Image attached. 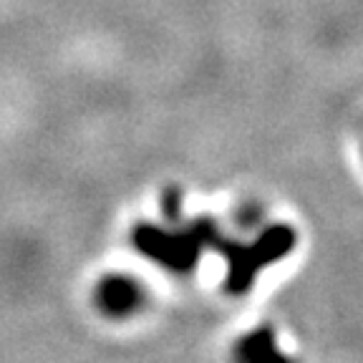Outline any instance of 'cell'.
I'll return each instance as SVG.
<instances>
[{
	"label": "cell",
	"instance_id": "1",
	"mask_svg": "<svg viewBox=\"0 0 363 363\" xmlns=\"http://www.w3.org/2000/svg\"><path fill=\"white\" fill-rule=\"evenodd\" d=\"M204 245L207 250H217L227 260V290L235 295H242L252 288L255 275L267 267L270 262L280 260L293 250L295 233L288 225H275L267 227L265 233L255 240L252 245L235 242L220 235L215 222H207V235H204Z\"/></svg>",
	"mask_w": 363,
	"mask_h": 363
},
{
	"label": "cell",
	"instance_id": "2",
	"mask_svg": "<svg viewBox=\"0 0 363 363\" xmlns=\"http://www.w3.org/2000/svg\"><path fill=\"white\" fill-rule=\"evenodd\" d=\"M204 230H207V220H194L182 233H169L154 225H139L134 230V247L157 265H164L174 272H187L197 265L202 250H207Z\"/></svg>",
	"mask_w": 363,
	"mask_h": 363
},
{
	"label": "cell",
	"instance_id": "3",
	"mask_svg": "<svg viewBox=\"0 0 363 363\" xmlns=\"http://www.w3.org/2000/svg\"><path fill=\"white\" fill-rule=\"evenodd\" d=\"M142 288L131 278H124V275H111L96 290L99 308L113 318H124L129 313H134L136 308L142 306Z\"/></svg>",
	"mask_w": 363,
	"mask_h": 363
},
{
	"label": "cell",
	"instance_id": "4",
	"mask_svg": "<svg viewBox=\"0 0 363 363\" xmlns=\"http://www.w3.org/2000/svg\"><path fill=\"white\" fill-rule=\"evenodd\" d=\"M238 356L245 358V361H265V358H283V353L275 346L272 330L260 328L252 335H247L245 340H240Z\"/></svg>",
	"mask_w": 363,
	"mask_h": 363
}]
</instances>
